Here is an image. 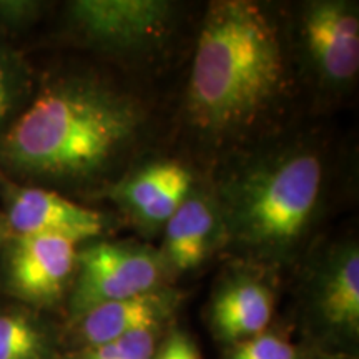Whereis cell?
I'll return each instance as SVG.
<instances>
[{
	"label": "cell",
	"instance_id": "ac0fdd59",
	"mask_svg": "<svg viewBox=\"0 0 359 359\" xmlns=\"http://www.w3.org/2000/svg\"><path fill=\"white\" fill-rule=\"evenodd\" d=\"M154 359H201L200 349L183 331H172L163 343L158 344Z\"/></svg>",
	"mask_w": 359,
	"mask_h": 359
},
{
	"label": "cell",
	"instance_id": "9c48e42d",
	"mask_svg": "<svg viewBox=\"0 0 359 359\" xmlns=\"http://www.w3.org/2000/svg\"><path fill=\"white\" fill-rule=\"evenodd\" d=\"M303 34L311 57L326 79L346 82L358 74L359 22L344 2H313L303 17Z\"/></svg>",
	"mask_w": 359,
	"mask_h": 359
},
{
	"label": "cell",
	"instance_id": "6da1fadb",
	"mask_svg": "<svg viewBox=\"0 0 359 359\" xmlns=\"http://www.w3.org/2000/svg\"><path fill=\"white\" fill-rule=\"evenodd\" d=\"M138 127L133 105L110 90L62 80L39 93L0 140L15 173L47 180L90 178L127 147Z\"/></svg>",
	"mask_w": 359,
	"mask_h": 359
},
{
	"label": "cell",
	"instance_id": "52a82bcc",
	"mask_svg": "<svg viewBox=\"0 0 359 359\" xmlns=\"http://www.w3.org/2000/svg\"><path fill=\"white\" fill-rule=\"evenodd\" d=\"M7 218L17 236H64L79 243L98 236L103 230L100 213L37 187L13 188Z\"/></svg>",
	"mask_w": 359,
	"mask_h": 359
},
{
	"label": "cell",
	"instance_id": "30bf717a",
	"mask_svg": "<svg viewBox=\"0 0 359 359\" xmlns=\"http://www.w3.org/2000/svg\"><path fill=\"white\" fill-rule=\"evenodd\" d=\"M273 294L263 283L241 278L228 283L215 296L210 325L219 341L233 346L264 333L273 318Z\"/></svg>",
	"mask_w": 359,
	"mask_h": 359
},
{
	"label": "cell",
	"instance_id": "8992f818",
	"mask_svg": "<svg viewBox=\"0 0 359 359\" xmlns=\"http://www.w3.org/2000/svg\"><path fill=\"white\" fill-rule=\"evenodd\" d=\"M72 20L88 39L110 47H135L163 32L170 6L160 0H77Z\"/></svg>",
	"mask_w": 359,
	"mask_h": 359
},
{
	"label": "cell",
	"instance_id": "7c38bea8",
	"mask_svg": "<svg viewBox=\"0 0 359 359\" xmlns=\"http://www.w3.org/2000/svg\"><path fill=\"white\" fill-rule=\"evenodd\" d=\"M314 308L323 327L338 338L356 339L359 333V255L344 251L318 286Z\"/></svg>",
	"mask_w": 359,
	"mask_h": 359
},
{
	"label": "cell",
	"instance_id": "7a4b0ae2",
	"mask_svg": "<svg viewBox=\"0 0 359 359\" xmlns=\"http://www.w3.org/2000/svg\"><path fill=\"white\" fill-rule=\"evenodd\" d=\"M285 80L276 29L257 4L213 2L201 25L188 107L208 132H231L258 118Z\"/></svg>",
	"mask_w": 359,
	"mask_h": 359
},
{
	"label": "cell",
	"instance_id": "2e32d148",
	"mask_svg": "<svg viewBox=\"0 0 359 359\" xmlns=\"http://www.w3.org/2000/svg\"><path fill=\"white\" fill-rule=\"evenodd\" d=\"M224 359H299V353L286 338L264 331L233 344Z\"/></svg>",
	"mask_w": 359,
	"mask_h": 359
},
{
	"label": "cell",
	"instance_id": "e0dca14e",
	"mask_svg": "<svg viewBox=\"0 0 359 359\" xmlns=\"http://www.w3.org/2000/svg\"><path fill=\"white\" fill-rule=\"evenodd\" d=\"M17 100V75L12 58L0 47V130L12 114Z\"/></svg>",
	"mask_w": 359,
	"mask_h": 359
},
{
	"label": "cell",
	"instance_id": "8fae6325",
	"mask_svg": "<svg viewBox=\"0 0 359 359\" xmlns=\"http://www.w3.org/2000/svg\"><path fill=\"white\" fill-rule=\"evenodd\" d=\"M191 175L175 161H158L135 173L120 196L127 208L147 224L167 223L188 198Z\"/></svg>",
	"mask_w": 359,
	"mask_h": 359
},
{
	"label": "cell",
	"instance_id": "ba28073f",
	"mask_svg": "<svg viewBox=\"0 0 359 359\" xmlns=\"http://www.w3.org/2000/svg\"><path fill=\"white\" fill-rule=\"evenodd\" d=\"M178 303V293L158 288L92 308L70 325L75 349L97 346L140 331L160 330L177 311Z\"/></svg>",
	"mask_w": 359,
	"mask_h": 359
},
{
	"label": "cell",
	"instance_id": "277c9868",
	"mask_svg": "<svg viewBox=\"0 0 359 359\" xmlns=\"http://www.w3.org/2000/svg\"><path fill=\"white\" fill-rule=\"evenodd\" d=\"M69 296V323L100 304L161 288L163 266L154 253L133 246L97 243L77 255Z\"/></svg>",
	"mask_w": 359,
	"mask_h": 359
},
{
	"label": "cell",
	"instance_id": "5bb4252c",
	"mask_svg": "<svg viewBox=\"0 0 359 359\" xmlns=\"http://www.w3.org/2000/svg\"><path fill=\"white\" fill-rule=\"evenodd\" d=\"M55 339L45 323L25 309L0 311V359H53Z\"/></svg>",
	"mask_w": 359,
	"mask_h": 359
},
{
	"label": "cell",
	"instance_id": "9a60e30c",
	"mask_svg": "<svg viewBox=\"0 0 359 359\" xmlns=\"http://www.w3.org/2000/svg\"><path fill=\"white\" fill-rule=\"evenodd\" d=\"M158 344L160 330L140 331L97 346L74 349L62 359H154Z\"/></svg>",
	"mask_w": 359,
	"mask_h": 359
},
{
	"label": "cell",
	"instance_id": "3957f363",
	"mask_svg": "<svg viewBox=\"0 0 359 359\" xmlns=\"http://www.w3.org/2000/svg\"><path fill=\"white\" fill-rule=\"evenodd\" d=\"M314 155H293L246 178L235 201V224L246 243L280 250L306 228L321 191Z\"/></svg>",
	"mask_w": 359,
	"mask_h": 359
},
{
	"label": "cell",
	"instance_id": "5b68a950",
	"mask_svg": "<svg viewBox=\"0 0 359 359\" xmlns=\"http://www.w3.org/2000/svg\"><path fill=\"white\" fill-rule=\"evenodd\" d=\"M77 241L69 238L17 236L7 263L8 290L34 306H53L69 290L77 269Z\"/></svg>",
	"mask_w": 359,
	"mask_h": 359
},
{
	"label": "cell",
	"instance_id": "4fadbf2b",
	"mask_svg": "<svg viewBox=\"0 0 359 359\" xmlns=\"http://www.w3.org/2000/svg\"><path fill=\"white\" fill-rule=\"evenodd\" d=\"M215 231L212 206L201 198H188L167 222L165 251L175 269L196 268L208 253Z\"/></svg>",
	"mask_w": 359,
	"mask_h": 359
}]
</instances>
